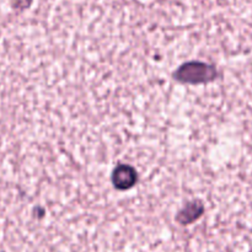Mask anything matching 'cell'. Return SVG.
Masks as SVG:
<instances>
[{
    "label": "cell",
    "mask_w": 252,
    "mask_h": 252,
    "mask_svg": "<svg viewBox=\"0 0 252 252\" xmlns=\"http://www.w3.org/2000/svg\"><path fill=\"white\" fill-rule=\"evenodd\" d=\"M112 182L116 189H128L137 182V172L132 166L120 165L112 172Z\"/></svg>",
    "instance_id": "7a4b0ae2"
},
{
    "label": "cell",
    "mask_w": 252,
    "mask_h": 252,
    "mask_svg": "<svg viewBox=\"0 0 252 252\" xmlns=\"http://www.w3.org/2000/svg\"><path fill=\"white\" fill-rule=\"evenodd\" d=\"M174 76L176 80L185 84L208 83L216 79L217 70L214 66L202 62H189L180 66Z\"/></svg>",
    "instance_id": "6da1fadb"
},
{
    "label": "cell",
    "mask_w": 252,
    "mask_h": 252,
    "mask_svg": "<svg viewBox=\"0 0 252 252\" xmlns=\"http://www.w3.org/2000/svg\"><path fill=\"white\" fill-rule=\"evenodd\" d=\"M203 213V207L198 202H192V203L187 204L184 209L179 213L177 220L182 224H189L196 220L201 214Z\"/></svg>",
    "instance_id": "3957f363"
}]
</instances>
